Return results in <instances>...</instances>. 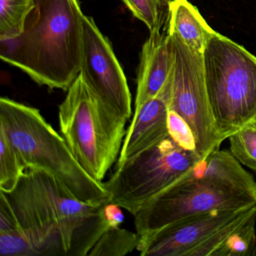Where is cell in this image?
I'll return each mask as SVG.
<instances>
[{"mask_svg": "<svg viewBox=\"0 0 256 256\" xmlns=\"http://www.w3.org/2000/svg\"><path fill=\"white\" fill-rule=\"evenodd\" d=\"M256 204L244 210L188 256H252L256 250Z\"/></svg>", "mask_w": 256, "mask_h": 256, "instance_id": "13", "label": "cell"}, {"mask_svg": "<svg viewBox=\"0 0 256 256\" xmlns=\"http://www.w3.org/2000/svg\"><path fill=\"white\" fill-rule=\"evenodd\" d=\"M83 52L80 74L88 88L110 110L130 120L132 96L126 77L108 38L94 19L84 14Z\"/></svg>", "mask_w": 256, "mask_h": 256, "instance_id": "9", "label": "cell"}, {"mask_svg": "<svg viewBox=\"0 0 256 256\" xmlns=\"http://www.w3.org/2000/svg\"><path fill=\"white\" fill-rule=\"evenodd\" d=\"M140 236L137 232L120 227L106 230L90 252V256H124L137 250Z\"/></svg>", "mask_w": 256, "mask_h": 256, "instance_id": "16", "label": "cell"}, {"mask_svg": "<svg viewBox=\"0 0 256 256\" xmlns=\"http://www.w3.org/2000/svg\"><path fill=\"white\" fill-rule=\"evenodd\" d=\"M83 16L78 0H35L22 34L1 40V59L38 85L67 91L80 72Z\"/></svg>", "mask_w": 256, "mask_h": 256, "instance_id": "2", "label": "cell"}, {"mask_svg": "<svg viewBox=\"0 0 256 256\" xmlns=\"http://www.w3.org/2000/svg\"><path fill=\"white\" fill-rule=\"evenodd\" d=\"M230 150H214L194 168L202 179L223 188L239 192L256 198V182Z\"/></svg>", "mask_w": 256, "mask_h": 256, "instance_id": "14", "label": "cell"}, {"mask_svg": "<svg viewBox=\"0 0 256 256\" xmlns=\"http://www.w3.org/2000/svg\"><path fill=\"white\" fill-rule=\"evenodd\" d=\"M136 18L143 22L150 32H162L168 18L172 0H122Z\"/></svg>", "mask_w": 256, "mask_h": 256, "instance_id": "18", "label": "cell"}, {"mask_svg": "<svg viewBox=\"0 0 256 256\" xmlns=\"http://www.w3.org/2000/svg\"><path fill=\"white\" fill-rule=\"evenodd\" d=\"M25 170L17 151L5 134L0 132V191L11 192Z\"/></svg>", "mask_w": 256, "mask_h": 256, "instance_id": "19", "label": "cell"}, {"mask_svg": "<svg viewBox=\"0 0 256 256\" xmlns=\"http://www.w3.org/2000/svg\"><path fill=\"white\" fill-rule=\"evenodd\" d=\"M168 35L174 53L168 108L190 126L196 138V152L203 160L224 142L218 132L208 98L203 54L190 49L175 34Z\"/></svg>", "mask_w": 256, "mask_h": 256, "instance_id": "8", "label": "cell"}, {"mask_svg": "<svg viewBox=\"0 0 256 256\" xmlns=\"http://www.w3.org/2000/svg\"><path fill=\"white\" fill-rule=\"evenodd\" d=\"M252 256H256V250H254V253H253Z\"/></svg>", "mask_w": 256, "mask_h": 256, "instance_id": "23", "label": "cell"}, {"mask_svg": "<svg viewBox=\"0 0 256 256\" xmlns=\"http://www.w3.org/2000/svg\"><path fill=\"white\" fill-rule=\"evenodd\" d=\"M202 161L170 137L116 163L114 172L103 182L110 202L134 215L162 192L186 176Z\"/></svg>", "mask_w": 256, "mask_h": 256, "instance_id": "6", "label": "cell"}, {"mask_svg": "<svg viewBox=\"0 0 256 256\" xmlns=\"http://www.w3.org/2000/svg\"><path fill=\"white\" fill-rule=\"evenodd\" d=\"M254 122H256V120H254Z\"/></svg>", "mask_w": 256, "mask_h": 256, "instance_id": "24", "label": "cell"}, {"mask_svg": "<svg viewBox=\"0 0 256 256\" xmlns=\"http://www.w3.org/2000/svg\"><path fill=\"white\" fill-rule=\"evenodd\" d=\"M169 80L157 96L145 102L137 112L133 113L116 163L122 162L169 137Z\"/></svg>", "mask_w": 256, "mask_h": 256, "instance_id": "12", "label": "cell"}, {"mask_svg": "<svg viewBox=\"0 0 256 256\" xmlns=\"http://www.w3.org/2000/svg\"><path fill=\"white\" fill-rule=\"evenodd\" d=\"M103 215L110 228L120 226L124 221L122 208L113 202L104 204L103 206Z\"/></svg>", "mask_w": 256, "mask_h": 256, "instance_id": "22", "label": "cell"}, {"mask_svg": "<svg viewBox=\"0 0 256 256\" xmlns=\"http://www.w3.org/2000/svg\"><path fill=\"white\" fill-rule=\"evenodd\" d=\"M256 204V198L214 185L194 169L151 199L133 215L140 236L193 216L217 210H238Z\"/></svg>", "mask_w": 256, "mask_h": 256, "instance_id": "7", "label": "cell"}, {"mask_svg": "<svg viewBox=\"0 0 256 256\" xmlns=\"http://www.w3.org/2000/svg\"><path fill=\"white\" fill-rule=\"evenodd\" d=\"M208 98L223 140L256 119V56L216 32L203 52Z\"/></svg>", "mask_w": 256, "mask_h": 256, "instance_id": "5", "label": "cell"}, {"mask_svg": "<svg viewBox=\"0 0 256 256\" xmlns=\"http://www.w3.org/2000/svg\"><path fill=\"white\" fill-rule=\"evenodd\" d=\"M174 65L172 38L168 32H150L140 52L134 112L155 98L167 84Z\"/></svg>", "mask_w": 256, "mask_h": 256, "instance_id": "11", "label": "cell"}, {"mask_svg": "<svg viewBox=\"0 0 256 256\" xmlns=\"http://www.w3.org/2000/svg\"><path fill=\"white\" fill-rule=\"evenodd\" d=\"M234 156L244 166L256 172V124L250 122L228 138Z\"/></svg>", "mask_w": 256, "mask_h": 256, "instance_id": "20", "label": "cell"}, {"mask_svg": "<svg viewBox=\"0 0 256 256\" xmlns=\"http://www.w3.org/2000/svg\"><path fill=\"white\" fill-rule=\"evenodd\" d=\"M245 209L212 211L175 222L140 236L137 250L143 256H188L194 247Z\"/></svg>", "mask_w": 256, "mask_h": 256, "instance_id": "10", "label": "cell"}, {"mask_svg": "<svg viewBox=\"0 0 256 256\" xmlns=\"http://www.w3.org/2000/svg\"><path fill=\"white\" fill-rule=\"evenodd\" d=\"M167 32L178 36L190 49L203 54L215 34L198 8L188 0H172L169 6Z\"/></svg>", "mask_w": 256, "mask_h": 256, "instance_id": "15", "label": "cell"}, {"mask_svg": "<svg viewBox=\"0 0 256 256\" xmlns=\"http://www.w3.org/2000/svg\"><path fill=\"white\" fill-rule=\"evenodd\" d=\"M34 6L35 0H0V41L22 34Z\"/></svg>", "mask_w": 256, "mask_h": 256, "instance_id": "17", "label": "cell"}, {"mask_svg": "<svg viewBox=\"0 0 256 256\" xmlns=\"http://www.w3.org/2000/svg\"><path fill=\"white\" fill-rule=\"evenodd\" d=\"M0 132L14 146L26 168L48 172L82 202L96 204L110 202L103 182L94 179L80 166L62 134L38 108L2 97Z\"/></svg>", "mask_w": 256, "mask_h": 256, "instance_id": "3", "label": "cell"}, {"mask_svg": "<svg viewBox=\"0 0 256 256\" xmlns=\"http://www.w3.org/2000/svg\"><path fill=\"white\" fill-rule=\"evenodd\" d=\"M168 128L169 137L175 143L186 150L196 152V142L192 130L179 114L172 110H168Z\"/></svg>", "mask_w": 256, "mask_h": 256, "instance_id": "21", "label": "cell"}, {"mask_svg": "<svg viewBox=\"0 0 256 256\" xmlns=\"http://www.w3.org/2000/svg\"><path fill=\"white\" fill-rule=\"evenodd\" d=\"M58 120L76 160L92 178L102 182L119 158L127 120L106 106L79 74L60 104Z\"/></svg>", "mask_w": 256, "mask_h": 256, "instance_id": "4", "label": "cell"}, {"mask_svg": "<svg viewBox=\"0 0 256 256\" xmlns=\"http://www.w3.org/2000/svg\"><path fill=\"white\" fill-rule=\"evenodd\" d=\"M2 192L18 230L0 233L2 256H89L110 228L103 215L104 204L76 198L58 179L41 169L26 168L17 186Z\"/></svg>", "mask_w": 256, "mask_h": 256, "instance_id": "1", "label": "cell"}]
</instances>
